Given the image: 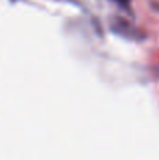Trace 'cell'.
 <instances>
[{
  "label": "cell",
  "mask_w": 159,
  "mask_h": 160,
  "mask_svg": "<svg viewBox=\"0 0 159 160\" xmlns=\"http://www.w3.org/2000/svg\"><path fill=\"white\" fill-rule=\"evenodd\" d=\"M110 27H111V30L114 31L115 34H118V35H121V37H126V38L137 39L138 35H141L140 31L132 27L128 21H126V20H123V18H117V17L111 20Z\"/></svg>",
  "instance_id": "cell-1"
},
{
  "label": "cell",
  "mask_w": 159,
  "mask_h": 160,
  "mask_svg": "<svg viewBox=\"0 0 159 160\" xmlns=\"http://www.w3.org/2000/svg\"><path fill=\"white\" fill-rule=\"evenodd\" d=\"M113 2H115L118 6H121L123 8H128L130 7V0H113Z\"/></svg>",
  "instance_id": "cell-2"
}]
</instances>
